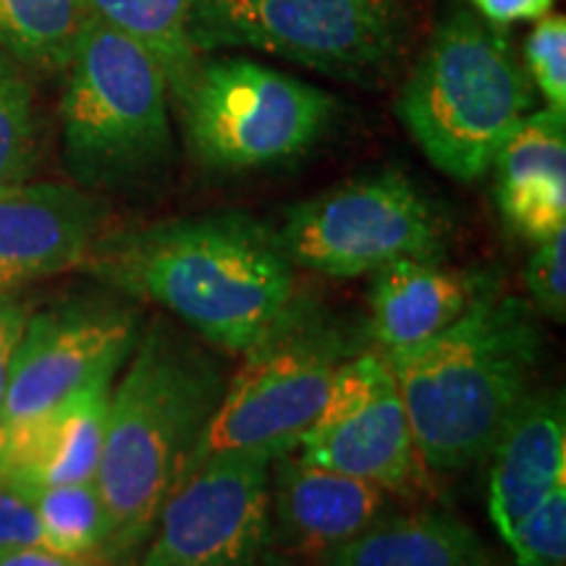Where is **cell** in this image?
I'll return each instance as SVG.
<instances>
[{
  "label": "cell",
  "instance_id": "6da1fadb",
  "mask_svg": "<svg viewBox=\"0 0 566 566\" xmlns=\"http://www.w3.org/2000/svg\"><path fill=\"white\" fill-rule=\"evenodd\" d=\"M84 265L118 294L158 304L229 354H242L296 292L279 233L242 210L116 233L97 242Z\"/></svg>",
  "mask_w": 566,
  "mask_h": 566
},
{
  "label": "cell",
  "instance_id": "7a4b0ae2",
  "mask_svg": "<svg viewBox=\"0 0 566 566\" xmlns=\"http://www.w3.org/2000/svg\"><path fill=\"white\" fill-rule=\"evenodd\" d=\"M113 384L95 485L108 514L105 564L126 562L145 546L168 493L181 483L221 405V359L192 331L155 321L139 331Z\"/></svg>",
  "mask_w": 566,
  "mask_h": 566
},
{
  "label": "cell",
  "instance_id": "3957f363",
  "mask_svg": "<svg viewBox=\"0 0 566 566\" xmlns=\"http://www.w3.org/2000/svg\"><path fill=\"white\" fill-rule=\"evenodd\" d=\"M541 354L543 328L533 304L495 289L438 336L384 352L422 464L462 472L483 462L533 391Z\"/></svg>",
  "mask_w": 566,
  "mask_h": 566
},
{
  "label": "cell",
  "instance_id": "277c9868",
  "mask_svg": "<svg viewBox=\"0 0 566 566\" xmlns=\"http://www.w3.org/2000/svg\"><path fill=\"white\" fill-rule=\"evenodd\" d=\"M535 111V87L501 27L454 6L438 21L396 101V116L438 171L472 184Z\"/></svg>",
  "mask_w": 566,
  "mask_h": 566
},
{
  "label": "cell",
  "instance_id": "5b68a950",
  "mask_svg": "<svg viewBox=\"0 0 566 566\" xmlns=\"http://www.w3.org/2000/svg\"><path fill=\"white\" fill-rule=\"evenodd\" d=\"M367 346L373 344L365 323L294 292L242 352V365L226 384L195 462L226 451L271 459L296 451L321 415L336 373Z\"/></svg>",
  "mask_w": 566,
  "mask_h": 566
},
{
  "label": "cell",
  "instance_id": "8992f818",
  "mask_svg": "<svg viewBox=\"0 0 566 566\" xmlns=\"http://www.w3.org/2000/svg\"><path fill=\"white\" fill-rule=\"evenodd\" d=\"M61 101L63 158L84 189H129L174 158L166 74L137 42L97 17L84 21Z\"/></svg>",
  "mask_w": 566,
  "mask_h": 566
},
{
  "label": "cell",
  "instance_id": "52a82bcc",
  "mask_svg": "<svg viewBox=\"0 0 566 566\" xmlns=\"http://www.w3.org/2000/svg\"><path fill=\"white\" fill-rule=\"evenodd\" d=\"M171 101L189 153L212 171L300 158L336 116L334 95L250 59H202Z\"/></svg>",
  "mask_w": 566,
  "mask_h": 566
},
{
  "label": "cell",
  "instance_id": "ba28073f",
  "mask_svg": "<svg viewBox=\"0 0 566 566\" xmlns=\"http://www.w3.org/2000/svg\"><path fill=\"white\" fill-rule=\"evenodd\" d=\"M275 233L294 268L359 279L405 258L441 260L449 221L412 176L384 168L296 202Z\"/></svg>",
  "mask_w": 566,
  "mask_h": 566
},
{
  "label": "cell",
  "instance_id": "9c48e42d",
  "mask_svg": "<svg viewBox=\"0 0 566 566\" xmlns=\"http://www.w3.org/2000/svg\"><path fill=\"white\" fill-rule=\"evenodd\" d=\"M405 40L399 0H202L197 45L252 48L338 80L367 82Z\"/></svg>",
  "mask_w": 566,
  "mask_h": 566
},
{
  "label": "cell",
  "instance_id": "30bf717a",
  "mask_svg": "<svg viewBox=\"0 0 566 566\" xmlns=\"http://www.w3.org/2000/svg\"><path fill=\"white\" fill-rule=\"evenodd\" d=\"M129 296H74L30 313L13 349L0 438L38 420L82 388L116 378L139 336Z\"/></svg>",
  "mask_w": 566,
  "mask_h": 566
},
{
  "label": "cell",
  "instance_id": "8fae6325",
  "mask_svg": "<svg viewBox=\"0 0 566 566\" xmlns=\"http://www.w3.org/2000/svg\"><path fill=\"white\" fill-rule=\"evenodd\" d=\"M271 457L212 454L163 501L137 566H258L271 548Z\"/></svg>",
  "mask_w": 566,
  "mask_h": 566
},
{
  "label": "cell",
  "instance_id": "7c38bea8",
  "mask_svg": "<svg viewBox=\"0 0 566 566\" xmlns=\"http://www.w3.org/2000/svg\"><path fill=\"white\" fill-rule=\"evenodd\" d=\"M304 462L386 488L415 491L424 464L384 352L367 346L336 373L328 399L296 446Z\"/></svg>",
  "mask_w": 566,
  "mask_h": 566
},
{
  "label": "cell",
  "instance_id": "4fadbf2b",
  "mask_svg": "<svg viewBox=\"0 0 566 566\" xmlns=\"http://www.w3.org/2000/svg\"><path fill=\"white\" fill-rule=\"evenodd\" d=\"M105 208L80 184H21L0 195V294L84 265Z\"/></svg>",
  "mask_w": 566,
  "mask_h": 566
},
{
  "label": "cell",
  "instance_id": "5bb4252c",
  "mask_svg": "<svg viewBox=\"0 0 566 566\" xmlns=\"http://www.w3.org/2000/svg\"><path fill=\"white\" fill-rule=\"evenodd\" d=\"M391 514V493L296 457L271 462V548L317 562Z\"/></svg>",
  "mask_w": 566,
  "mask_h": 566
},
{
  "label": "cell",
  "instance_id": "9a60e30c",
  "mask_svg": "<svg viewBox=\"0 0 566 566\" xmlns=\"http://www.w3.org/2000/svg\"><path fill=\"white\" fill-rule=\"evenodd\" d=\"M488 472V514L501 541L566 483V407L562 388L530 391L495 438Z\"/></svg>",
  "mask_w": 566,
  "mask_h": 566
},
{
  "label": "cell",
  "instance_id": "2e32d148",
  "mask_svg": "<svg viewBox=\"0 0 566 566\" xmlns=\"http://www.w3.org/2000/svg\"><path fill=\"white\" fill-rule=\"evenodd\" d=\"M113 378L82 388L38 420L0 438V483L21 493L95 480Z\"/></svg>",
  "mask_w": 566,
  "mask_h": 566
},
{
  "label": "cell",
  "instance_id": "e0dca14e",
  "mask_svg": "<svg viewBox=\"0 0 566 566\" xmlns=\"http://www.w3.org/2000/svg\"><path fill=\"white\" fill-rule=\"evenodd\" d=\"M370 275V317L365 328L378 352L428 342L493 289L491 279L430 258L396 260Z\"/></svg>",
  "mask_w": 566,
  "mask_h": 566
},
{
  "label": "cell",
  "instance_id": "ac0fdd59",
  "mask_svg": "<svg viewBox=\"0 0 566 566\" xmlns=\"http://www.w3.org/2000/svg\"><path fill=\"white\" fill-rule=\"evenodd\" d=\"M495 168V200L516 237L541 244L566 229V116L551 108L522 118Z\"/></svg>",
  "mask_w": 566,
  "mask_h": 566
},
{
  "label": "cell",
  "instance_id": "d6986e66",
  "mask_svg": "<svg viewBox=\"0 0 566 566\" xmlns=\"http://www.w3.org/2000/svg\"><path fill=\"white\" fill-rule=\"evenodd\" d=\"M315 566H495L485 543L457 514H386Z\"/></svg>",
  "mask_w": 566,
  "mask_h": 566
},
{
  "label": "cell",
  "instance_id": "ffe728a7",
  "mask_svg": "<svg viewBox=\"0 0 566 566\" xmlns=\"http://www.w3.org/2000/svg\"><path fill=\"white\" fill-rule=\"evenodd\" d=\"M202 0H87L90 13L122 32L166 74L168 92L179 95L202 63L197 17Z\"/></svg>",
  "mask_w": 566,
  "mask_h": 566
},
{
  "label": "cell",
  "instance_id": "44dd1931",
  "mask_svg": "<svg viewBox=\"0 0 566 566\" xmlns=\"http://www.w3.org/2000/svg\"><path fill=\"white\" fill-rule=\"evenodd\" d=\"M87 0H0V45L24 66L66 71Z\"/></svg>",
  "mask_w": 566,
  "mask_h": 566
},
{
  "label": "cell",
  "instance_id": "7402d4cb",
  "mask_svg": "<svg viewBox=\"0 0 566 566\" xmlns=\"http://www.w3.org/2000/svg\"><path fill=\"white\" fill-rule=\"evenodd\" d=\"M24 495L38 512L48 548L69 556L101 558L108 541V514L95 480L38 488Z\"/></svg>",
  "mask_w": 566,
  "mask_h": 566
},
{
  "label": "cell",
  "instance_id": "603a6c76",
  "mask_svg": "<svg viewBox=\"0 0 566 566\" xmlns=\"http://www.w3.org/2000/svg\"><path fill=\"white\" fill-rule=\"evenodd\" d=\"M38 163L32 87L21 63L0 45V195L30 181Z\"/></svg>",
  "mask_w": 566,
  "mask_h": 566
},
{
  "label": "cell",
  "instance_id": "cb8c5ba5",
  "mask_svg": "<svg viewBox=\"0 0 566 566\" xmlns=\"http://www.w3.org/2000/svg\"><path fill=\"white\" fill-rule=\"evenodd\" d=\"M516 566H564L566 562V483L556 485L506 541Z\"/></svg>",
  "mask_w": 566,
  "mask_h": 566
},
{
  "label": "cell",
  "instance_id": "d4e9b609",
  "mask_svg": "<svg viewBox=\"0 0 566 566\" xmlns=\"http://www.w3.org/2000/svg\"><path fill=\"white\" fill-rule=\"evenodd\" d=\"M525 71L551 111L566 116V19L546 13L525 42Z\"/></svg>",
  "mask_w": 566,
  "mask_h": 566
},
{
  "label": "cell",
  "instance_id": "484cf974",
  "mask_svg": "<svg viewBox=\"0 0 566 566\" xmlns=\"http://www.w3.org/2000/svg\"><path fill=\"white\" fill-rule=\"evenodd\" d=\"M530 304L564 323L566 317V229L537 244L525 268Z\"/></svg>",
  "mask_w": 566,
  "mask_h": 566
},
{
  "label": "cell",
  "instance_id": "4316f807",
  "mask_svg": "<svg viewBox=\"0 0 566 566\" xmlns=\"http://www.w3.org/2000/svg\"><path fill=\"white\" fill-rule=\"evenodd\" d=\"M45 546V535L32 501L17 488L0 483V551Z\"/></svg>",
  "mask_w": 566,
  "mask_h": 566
},
{
  "label": "cell",
  "instance_id": "83f0119b",
  "mask_svg": "<svg viewBox=\"0 0 566 566\" xmlns=\"http://www.w3.org/2000/svg\"><path fill=\"white\" fill-rule=\"evenodd\" d=\"M30 313V304L21 302L17 294H0V405H3L13 349H17Z\"/></svg>",
  "mask_w": 566,
  "mask_h": 566
},
{
  "label": "cell",
  "instance_id": "f1b7e54d",
  "mask_svg": "<svg viewBox=\"0 0 566 566\" xmlns=\"http://www.w3.org/2000/svg\"><path fill=\"white\" fill-rule=\"evenodd\" d=\"M464 3L495 27L537 21L554 11V0H464Z\"/></svg>",
  "mask_w": 566,
  "mask_h": 566
},
{
  "label": "cell",
  "instance_id": "f546056e",
  "mask_svg": "<svg viewBox=\"0 0 566 566\" xmlns=\"http://www.w3.org/2000/svg\"><path fill=\"white\" fill-rule=\"evenodd\" d=\"M0 566H105L101 558L69 556L48 546H19L0 551Z\"/></svg>",
  "mask_w": 566,
  "mask_h": 566
},
{
  "label": "cell",
  "instance_id": "4dcf8cb0",
  "mask_svg": "<svg viewBox=\"0 0 566 566\" xmlns=\"http://www.w3.org/2000/svg\"><path fill=\"white\" fill-rule=\"evenodd\" d=\"M258 566H304V562H302V558L283 556V554H279V551L268 548V551H265V556L260 558V562H258ZM310 566H315V564L310 562Z\"/></svg>",
  "mask_w": 566,
  "mask_h": 566
}]
</instances>
